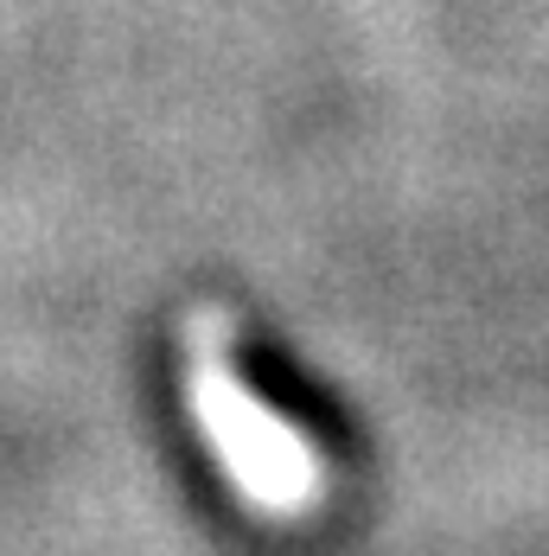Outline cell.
I'll return each instance as SVG.
<instances>
[{
	"mask_svg": "<svg viewBox=\"0 0 549 556\" xmlns=\"http://www.w3.org/2000/svg\"><path fill=\"white\" fill-rule=\"evenodd\" d=\"M186 396H192L205 442L218 447L230 486L250 505L281 511V518L320 505V493H327L320 447L237 378L218 314H192V327H186Z\"/></svg>",
	"mask_w": 549,
	"mask_h": 556,
	"instance_id": "cell-1",
	"label": "cell"
}]
</instances>
